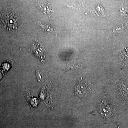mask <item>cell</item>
Listing matches in <instances>:
<instances>
[{
	"mask_svg": "<svg viewBox=\"0 0 128 128\" xmlns=\"http://www.w3.org/2000/svg\"><path fill=\"white\" fill-rule=\"evenodd\" d=\"M100 112L101 115L106 121H109L114 116V109L113 107L108 102L102 101L101 103Z\"/></svg>",
	"mask_w": 128,
	"mask_h": 128,
	"instance_id": "obj_1",
	"label": "cell"
},
{
	"mask_svg": "<svg viewBox=\"0 0 128 128\" xmlns=\"http://www.w3.org/2000/svg\"><path fill=\"white\" fill-rule=\"evenodd\" d=\"M7 14L3 17V23L9 30H17L18 24L16 17L12 14Z\"/></svg>",
	"mask_w": 128,
	"mask_h": 128,
	"instance_id": "obj_2",
	"label": "cell"
},
{
	"mask_svg": "<svg viewBox=\"0 0 128 128\" xmlns=\"http://www.w3.org/2000/svg\"><path fill=\"white\" fill-rule=\"evenodd\" d=\"M32 49L34 55L38 59H40L41 62L44 61V48L41 46L39 43L36 41H33L32 42Z\"/></svg>",
	"mask_w": 128,
	"mask_h": 128,
	"instance_id": "obj_4",
	"label": "cell"
},
{
	"mask_svg": "<svg viewBox=\"0 0 128 128\" xmlns=\"http://www.w3.org/2000/svg\"><path fill=\"white\" fill-rule=\"evenodd\" d=\"M36 76L38 80H39V81H40V80H41L42 78H41L40 72H39L38 71H36Z\"/></svg>",
	"mask_w": 128,
	"mask_h": 128,
	"instance_id": "obj_11",
	"label": "cell"
},
{
	"mask_svg": "<svg viewBox=\"0 0 128 128\" xmlns=\"http://www.w3.org/2000/svg\"><path fill=\"white\" fill-rule=\"evenodd\" d=\"M83 65L80 64H70L68 66V70H74L75 69L83 68Z\"/></svg>",
	"mask_w": 128,
	"mask_h": 128,
	"instance_id": "obj_9",
	"label": "cell"
},
{
	"mask_svg": "<svg viewBox=\"0 0 128 128\" xmlns=\"http://www.w3.org/2000/svg\"><path fill=\"white\" fill-rule=\"evenodd\" d=\"M125 30H126V28L125 26L122 25L121 26H115L109 31L112 33L116 34L124 32Z\"/></svg>",
	"mask_w": 128,
	"mask_h": 128,
	"instance_id": "obj_7",
	"label": "cell"
},
{
	"mask_svg": "<svg viewBox=\"0 0 128 128\" xmlns=\"http://www.w3.org/2000/svg\"><path fill=\"white\" fill-rule=\"evenodd\" d=\"M10 67V65L8 62H6L2 64V66L0 68V80L5 73L9 70Z\"/></svg>",
	"mask_w": 128,
	"mask_h": 128,
	"instance_id": "obj_6",
	"label": "cell"
},
{
	"mask_svg": "<svg viewBox=\"0 0 128 128\" xmlns=\"http://www.w3.org/2000/svg\"><path fill=\"white\" fill-rule=\"evenodd\" d=\"M121 15L124 16H128V8L126 7H122L120 9Z\"/></svg>",
	"mask_w": 128,
	"mask_h": 128,
	"instance_id": "obj_10",
	"label": "cell"
},
{
	"mask_svg": "<svg viewBox=\"0 0 128 128\" xmlns=\"http://www.w3.org/2000/svg\"><path fill=\"white\" fill-rule=\"evenodd\" d=\"M89 90L88 83L86 81L82 80L76 86V93L78 96L83 97L89 93Z\"/></svg>",
	"mask_w": 128,
	"mask_h": 128,
	"instance_id": "obj_3",
	"label": "cell"
},
{
	"mask_svg": "<svg viewBox=\"0 0 128 128\" xmlns=\"http://www.w3.org/2000/svg\"><path fill=\"white\" fill-rule=\"evenodd\" d=\"M40 26L41 28H42L45 32H52L54 31V28L52 26H50L46 24H43L41 22Z\"/></svg>",
	"mask_w": 128,
	"mask_h": 128,
	"instance_id": "obj_8",
	"label": "cell"
},
{
	"mask_svg": "<svg viewBox=\"0 0 128 128\" xmlns=\"http://www.w3.org/2000/svg\"><path fill=\"white\" fill-rule=\"evenodd\" d=\"M39 5L40 10L44 14L50 17L54 15V11L50 8L48 2L39 3Z\"/></svg>",
	"mask_w": 128,
	"mask_h": 128,
	"instance_id": "obj_5",
	"label": "cell"
}]
</instances>
